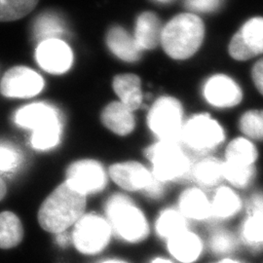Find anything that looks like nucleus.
Returning a JSON list of instances; mask_svg holds the SVG:
<instances>
[{
  "label": "nucleus",
  "instance_id": "f257e3e1",
  "mask_svg": "<svg viewBox=\"0 0 263 263\" xmlns=\"http://www.w3.org/2000/svg\"><path fill=\"white\" fill-rule=\"evenodd\" d=\"M85 208L86 196L66 181L43 202L38 213V221L48 232H65L83 216Z\"/></svg>",
  "mask_w": 263,
  "mask_h": 263
},
{
  "label": "nucleus",
  "instance_id": "f03ea898",
  "mask_svg": "<svg viewBox=\"0 0 263 263\" xmlns=\"http://www.w3.org/2000/svg\"><path fill=\"white\" fill-rule=\"evenodd\" d=\"M204 36L205 27L202 20L192 13H183L163 28L161 45L171 58L185 60L197 52Z\"/></svg>",
  "mask_w": 263,
  "mask_h": 263
},
{
  "label": "nucleus",
  "instance_id": "7ed1b4c3",
  "mask_svg": "<svg viewBox=\"0 0 263 263\" xmlns=\"http://www.w3.org/2000/svg\"><path fill=\"white\" fill-rule=\"evenodd\" d=\"M105 213L110 228L125 241L139 243L148 236L149 227L145 216L129 198L114 195L106 203Z\"/></svg>",
  "mask_w": 263,
  "mask_h": 263
},
{
  "label": "nucleus",
  "instance_id": "20e7f679",
  "mask_svg": "<svg viewBox=\"0 0 263 263\" xmlns=\"http://www.w3.org/2000/svg\"><path fill=\"white\" fill-rule=\"evenodd\" d=\"M145 154L153 165V176L162 182L181 178L190 169L187 156L176 141H161Z\"/></svg>",
  "mask_w": 263,
  "mask_h": 263
},
{
  "label": "nucleus",
  "instance_id": "39448f33",
  "mask_svg": "<svg viewBox=\"0 0 263 263\" xmlns=\"http://www.w3.org/2000/svg\"><path fill=\"white\" fill-rule=\"evenodd\" d=\"M151 131L161 141L179 142L182 131V108L179 102L169 97H163L152 105L148 113Z\"/></svg>",
  "mask_w": 263,
  "mask_h": 263
},
{
  "label": "nucleus",
  "instance_id": "423d86ee",
  "mask_svg": "<svg viewBox=\"0 0 263 263\" xmlns=\"http://www.w3.org/2000/svg\"><path fill=\"white\" fill-rule=\"evenodd\" d=\"M110 236L111 228L108 221L91 214L82 216L76 222L72 241L80 253L97 254L108 245Z\"/></svg>",
  "mask_w": 263,
  "mask_h": 263
},
{
  "label": "nucleus",
  "instance_id": "0eeeda50",
  "mask_svg": "<svg viewBox=\"0 0 263 263\" xmlns=\"http://www.w3.org/2000/svg\"><path fill=\"white\" fill-rule=\"evenodd\" d=\"M224 138V131L216 120L207 114H200L183 126L180 141L195 151H206L219 145Z\"/></svg>",
  "mask_w": 263,
  "mask_h": 263
},
{
  "label": "nucleus",
  "instance_id": "6e6552de",
  "mask_svg": "<svg viewBox=\"0 0 263 263\" xmlns=\"http://www.w3.org/2000/svg\"><path fill=\"white\" fill-rule=\"evenodd\" d=\"M44 87L43 78L26 66L10 68L0 82V93L7 98H30L39 94Z\"/></svg>",
  "mask_w": 263,
  "mask_h": 263
},
{
  "label": "nucleus",
  "instance_id": "1a4fd4ad",
  "mask_svg": "<svg viewBox=\"0 0 263 263\" xmlns=\"http://www.w3.org/2000/svg\"><path fill=\"white\" fill-rule=\"evenodd\" d=\"M229 54L237 61H248L263 54V18L249 20L229 44Z\"/></svg>",
  "mask_w": 263,
  "mask_h": 263
},
{
  "label": "nucleus",
  "instance_id": "9d476101",
  "mask_svg": "<svg viewBox=\"0 0 263 263\" xmlns=\"http://www.w3.org/2000/svg\"><path fill=\"white\" fill-rule=\"evenodd\" d=\"M66 182L84 194L100 192L106 184L103 167L93 160H82L73 163L66 172Z\"/></svg>",
  "mask_w": 263,
  "mask_h": 263
},
{
  "label": "nucleus",
  "instance_id": "9b49d317",
  "mask_svg": "<svg viewBox=\"0 0 263 263\" xmlns=\"http://www.w3.org/2000/svg\"><path fill=\"white\" fill-rule=\"evenodd\" d=\"M15 122L32 133L62 131V123L56 109L49 104H28L16 112Z\"/></svg>",
  "mask_w": 263,
  "mask_h": 263
},
{
  "label": "nucleus",
  "instance_id": "f8f14e48",
  "mask_svg": "<svg viewBox=\"0 0 263 263\" xmlns=\"http://www.w3.org/2000/svg\"><path fill=\"white\" fill-rule=\"evenodd\" d=\"M35 57L38 65L53 74L65 73L73 62L71 49L62 39H49L40 42Z\"/></svg>",
  "mask_w": 263,
  "mask_h": 263
},
{
  "label": "nucleus",
  "instance_id": "ddd939ff",
  "mask_svg": "<svg viewBox=\"0 0 263 263\" xmlns=\"http://www.w3.org/2000/svg\"><path fill=\"white\" fill-rule=\"evenodd\" d=\"M208 103L219 108H228L242 102L243 92L233 79L223 74L212 76L204 86Z\"/></svg>",
  "mask_w": 263,
  "mask_h": 263
},
{
  "label": "nucleus",
  "instance_id": "4468645a",
  "mask_svg": "<svg viewBox=\"0 0 263 263\" xmlns=\"http://www.w3.org/2000/svg\"><path fill=\"white\" fill-rule=\"evenodd\" d=\"M113 181L125 190H145L154 179L153 174L137 162L118 163L110 167Z\"/></svg>",
  "mask_w": 263,
  "mask_h": 263
},
{
  "label": "nucleus",
  "instance_id": "2eb2a0df",
  "mask_svg": "<svg viewBox=\"0 0 263 263\" xmlns=\"http://www.w3.org/2000/svg\"><path fill=\"white\" fill-rule=\"evenodd\" d=\"M106 44L113 54L127 63H135L140 60L141 49L134 35L122 27H113L106 35Z\"/></svg>",
  "mask_w": 263,
  "mask_h": 263
},
{
  "label": "nucleus",
  "instance_id": "dca6fc26",
  "mask_svg": "<svg viewBox=\"0 0 263 263\" xmlns=\"http://www.w3.org/2000/svg\"><path fill=\"white\" fill-rule=\"evenodd\" d=\"M163 28L161 20L153 12H144L139 16L134 37L142 51L155 49L161 44Z\"/></svg>",
  "mask_w": 263,
  "mask_h": 263
},
{
  "label": "nucleus",
  "instance_id": "f3484780",
  "mask_svg": "<svg viewBox=\"0 0 263 263\" xmlns=\"http://www.w3.org/2000/svg\"><path fill=\"white\" fill-rule=\"evenodd\" d=\"M172 255L182 263L194 262L202 253V242L196 234L185 230L168 240Z\"/></svg>",
  "mask_w": 263,
  "mask_h": 263
},
{
  "label": "nucleus",
  "instance_id": "a211bd4d",
  "mask_svg": "<svg viewBox=\"0 0 263 263\" xmlns=\"http://www.w3.org/2000/svg\"><path fill=\"white\" fill-rule=\"evenodd\" d=\"M104 126L119 136H127L135 129V117L128 107L120 102H114L105 106L102 113Z\"/></svg>",
  "mask_w": 263,
  "mask_h": 263
},
{
  "label": "nucleus",
  "instance_id": "6ab92c4d",
  "mask_svg": "<svg viewBox=\"0 0 263 263\" xmlns=\"http://www.w3.org/2000/svg\"><path fill=\"white\" fill-rule=\"evenodd\" d=\"M113 90L120 98V103L131 111L137 110L142 102L141 79L136 74H121L114 77Z\"/></svg>",
  "mask_w": 263,
  "mask_h": 263
},
{
  "label": "nucleus",
  "instance_id": "aec40b11",
  "mask_svg": "<svg viewBox=\"0 0 263 263\" xmlns=\"http://www.w3.org/2000/svg\"><path fill=\"white\" fill-rule=\"evenodd\" d=\"M180 213L192 219L203 220L212 216V205L203 191L189 188L179 198Z\"/></svg>",
  "mask_w": 263,
  "mask_h": 263
},
{
  "label": "nucleus",
  "instance_id": "412c9836",
  "mask_svg": "<svg viewBox=\"0 0 263 263\" xmlns=\"http://www.w3.org/2000/svg\"><path fill=\"white\" fill-rule=\"evenodd\" d=\"M32 28L33 35L39 43L49 39H62L66 34L64 21L52 12L39 15Z\"/></svg>",
  "mask_w": 263,
  "mask_h": 263
},
{
  "label": "nucleus",
  "instance_id": "4be33fe9",
  "mask_svg": "<svg viewBox=\"0 0 263 263\" xmlns=\"http://www.w3.org/2000/svg\"><path fill=\"white\" fill-rule=\"evenodd\" d=\"M24 228L19 217L11 212L0 214V249L15 248L22 242Z\"/></svg>",
  "mask_w": 263,
  "mask_h": 263
},
{
  "label": "nucleus",
  "instance_id": "5701e85b",
  "mask_svg": "<svg viewBox=\"0 0 263 263\" xmlns=\"http://www.w3.org/2000/svg\"><path fill=\"white\" fill-rule=\"evenodd\" d=\"M212 205V216L228 218L235 216L241 210L242 203L239 196L229 187H220L216 191Z\"/></svg>",
  "mask_w": 263,
  "mask_h": 263
},
{
  "label": "nucleus",
  "instance_id": "b1692460",
  "mask_svg": "<svg viewBox=\"0 0 263 263\" xmlns=\"http://www.w3.org/2000/svg\"><path fill=\"white\" fill-rule=\"evenodd\" d=\"M192 175L201 185L215 186L223 179V163L213 157L201 160L193 167Z\"/></svg>",
  "mask_w": 263,
  "mask_h": 263
},
{
  "label": "nucleus",
  "instance_id": "393cba45",
  "mask_svg": "<svg viewBox=\"0 0 263 263\" xmlns=\"http://www.w3.org/2000/svg\"><path fill=\"white\" fill-rule=\"evenodd\" d=\"M257 157L258 153L254 143L245 138H237L233 140L226 148L227 162L245 166H253Z\"/></svg>",
  "mask_w": 263,
  "mask_h": 263
},
{
  "label": "nucleus",
  "instance_id": "a878e982",
  "mask_svg": "<svg viewBox=\"0 0 263 263\" xmlns=\"http://www.w3.org/2000/svg\"><path fill=\"white\" fill-rule=\"evenodd\" d=\"M156 230L160 237L169 240L170 238L187 230L185 217L176 210H166L157 219Z\"/></svg>",
  "mask_w": 263,
  "mask_h": 263
},
{
  "label": "nucleus",
  "instance_id": "bb28decb",
  "mask_svg": "<svg viewBox=\"0 0 263 263\" xmlns=\"http://www.w3.org/2000/svg\"><path fill=\"white\" fill-rule=\"evenodd\" d=\"M245 244L254 250L263 248V214H249L241 228Z\"/></svg>",
  "mask_w": 263,
  "mask_h": 263
},
{
  "label": "nucleus",
  "instance_id": "cd10ccee",
  "mask_svg": "<svg viewBox=\"0 0 263 263\" xmlns=\"http://www.w3.org/2000/svg\"><path fill=\"white\" fill-rule=\"evenodd\" d=\"M39 0H0V23L14 22L28 15Z\"/></svg>",
  "mask_w": 263,
  "mask_h": 263
},
{
  "label": "nucleus",
  "instance_id": "c85d7f7f",
  "mask_svg": "<svg viewBox=\"0 0 263 263\" xmlns=\"http://www.w3.org/2000/svg\"><path fill=\"white\" fill-rule=\"evenodd\" d=\"M255 176L253 166H245L226 161L223 163V179H227L236 187L244 188L250 185Z\"/></svg>",
  "mask_w": 263,
  "mask_h": 263
},
{
  "label": "nucleus",
  "instance_id": "c756f323",
  "mask_svg": "<svg viewBox=\"0 0 263 263\" xmlns=\"http://www.w3.org/2000/svg\"><path fill=\"white\" fill-rule=\"evenodd\" d=\"M239 127L248 138L263 141V110L253 109L245 112L240 118Z\"/></svg>",
  "mask_w": 263,
  "mask_h": 263
},
{
  "label": "nucleus",
  "instance_id": "7c9ffc66",
  "mask_svg": "<svg viewBox=\"0 0 263 263\" xmlns=\"http://www.w3.org/2000/svg\"><path fill=\"white\" fill-rule=\"evenodd\" d=\"M23 154L14 144L0 141V173L13 174L23 163Z\"/></svg>",
  "mask_w": 263,
  "mask_h": 263
},
{
  "label": "nucleus",
  "instance_id": "2f4dec72",
  "mask_svg": "<svg viewBox=\"0 0 263 263\" xmlns=\"http://www.w3.org/2000/svg\"><path fill=\"white\" fill-rule=\"evenodd\" d=\"M210 247L215 254H229L235 250V238L226 230H217L210 238Z\"/></svg>",
  "mask_w": 263,
  "mask_h": 263
},
{
  "label": "nucleus",
  "instance_id": "473e14b6",
  "mask_svg": "<svg viewBox=\"0 0 263 263\" xmlns=\"http://www.w3.org/2000/svg\"><path fill=\"white\" fill-rule=\"evenodd\" d=\"M220 0H185V7L192 12H213L218 8Z\"/></svg>",
  "mask_w": 263,
  "mask_h": 263
},
{
  "label": "nucleus",
  "instance_id": "72a5a7b5",
  "mask_svg": "<svg viewBox=\"0 0 263 263\" xmlns=\"http://www.w3.org/2000/svg\"><path fill=\"white\" fill-rule=\"evenodd\" d=\"M252 77L256 89L263 96V58L254 64Z\"/></svg>",
  "mask_w": 263,
  "mask_h": 263
},
{
  "label": "nucleus",
  "instance_id": "f704fd0d",
  "mask_svg": "<svg viewBox=\"0 0 263 263\" xmlns=\"http://www.w3.org/2000/svg\"><path fill=\"white\" fill-rule=\"evenodd\" d=\"M249 214H263V194H255L251 198Z\"/></svg>",
  "mask_w": 263,
  "mask_h": 263
},
{
  "label": "nucleus",
  "instance_id": "c9c22d12",
  "mask_svg": "<svg viewBox=\"0 0 263 263\" xmlns=\"http://www.w3.org/2000/svg\"><path fill=\"white\" fill-rule=\"evenodd\" d=\"M144 192H145L149 197H159L160 195L163 193V184H162V181H160L159 179H157L154 177V179L151 181V184L147 186V188L144 190Z\"/></svg>",
  "mask_w": 263,
  "mask_h": 263
},
{
  "label": "nucleus",
  "instance_id": "e433bc0d",
  "mask_svg": "<svg viewBox=\"0 0 263 263\" xmlns=\"http://www.w3.org/2000/svg\"><path fill=\"white\" fill-rule=\"evenodd\" d=\"M68 240H69V238L67 237V235H66L65 232L58 233V239H57V241H58L59 244L62 245V246H66V245L67 244V242H68Z\"/></svg>",
  "mask_w": 263,
  "mask_h": 263
},
{
  "label": "nucleus",
  "instance_id": "4c0bfd02",
  "mask_svg": "<svg viewBox=\"0 0 263 263\" xmlns=\"http://www.w3.org/2000/svg\"><path fill=\"white\" fill-rule=\"evenodd\" d=\"M6 185L4 183V181L2 180V179L0 178V201L5 197V194H6Z\"/></svg>",
  "mask_w": 263,
  "mask_h": 263
},
{
  "label": "nucleus",
  "instance_id": "58836bf2",
  "mask_svg": "<svg viewBox=\"0 0 263 263\" xmlns=\"http://www.w3.org/2000/svg\"><path fill=\"white\" fill-rule=\"evenodd\" d=\"M151 263H173L172 261H170V260H167V259H164V258H156V259H154L153 261Z\"/></svg>",
  "mask_w": 263,
  "mask_h": 263
},
{
  "label": "nucleus",
  "instance_id": "ea45409f",
  "mask_svg": "<svg viewBox=\"0 0 263 263\" xmlns=\"http://www.w3.org/2000/svg\"><path fill=\"white\" fill-rule=\"evenodd\" d=\"M216 263H243L238 261V260H233V259H229V258H226V259H222L221 261Z\"/></svg>",
  "mask_w": 263,
  "mask_h": 263
},
{
  "label": "nucleus",
  "instance_id": "a19ab883",
  "mask_svg": "<svg viewBox=\"0 0 263 263\" xmlns=\"http://www.w3.org/2000/svg\"><path fill=\"white\" fill-rule=\"evenodd\" d=\"M102 263H128L125 262V261H122V260H106V261H104V262Z\"/></svg>",
  "mask_w": 263,
  "mask_h": 263
},
{
  "label": "nucleus",
  "instance_id": "79ce46f5",
  "mask_svg": "<svg viewBox=\"0 0 263 263\" xmlns=\"http://www.w3.org/2000/svg\"><path fill=\"white\" fill-rule=\"evenodd\" d=\"M155 1H157V2H161V3H169V2L173 1V0H155Z\"/></svg>",
  "mask_w": 263,
  "mask_h": 263
}]
</instances>
